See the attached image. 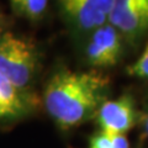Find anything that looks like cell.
<instances>
[{
  "instance_id": "cell-8",
  "label": "cell",
  "mask_w": 148,
  "mask_h": 148,
  "mask_svg": "<svg viewBox=\"0 0 148 148\" xmlns=\"http://www.w3.org/2000/svg\"><path fill=\"white\" fill-rule=\"evenodd\" d=\"M11 6L18 15L37 20L45 14L48 0H10Z\"/></svg>"
},
{
  "instance_id": "cell-11",
  "label": "cell",
  "mask_w": 148,
  "mask_h": 148,
  "mask_svg": "<svg viewBox=\"0 0 148 148\" xmlns=\"http://www.w3.org/2000/svg\"><path fill=\"white\" fill-rule=\"evenodd\" d=\"M142 125H143V128H145L146 135L148 136V101L146 103L145 110L142 112Z\"/></svg>"
},
{
  "instance_id": "cell-1",
  "label": "cell",
  "mask_w": 148,
  "mask_h": 148,
  "mask_svg": "<svg viewBox=\"0 0 148 148\" xmlns=\"http://www.w3.org/2000/svg\"><path fill=\"white\" fill-rule=\"evenodd\" d=\"M109 85V78L100 73L62 69L46 85V110L59 127L79 126L96 115L106 101Z\"/></svg>"
},
{
  "instance_id": "cell-7",
  "label": "cell",
  "mask_w": 148,
  "mask_h": 148,
  "mask_svg": "<svg viewBox=\"0 0 148 148\" xmlns=\"http://www.w3.org/2000/svg\"><path fill=\"white\" fill-rule=\"evenodd\" d=\"M35 106L31 92L24 91L0 75V126L27 116Z\"/></svg>"
},
{
  "instance_id": "cell-4",
  "label": "cell",
  "mask_w": 148,
  "mask_h": 148,
  "mask_svg": "<svg viewBox=\"0 0 148 148\" xmlns=\"http://www.w3.org/2000/svg\"><path fill=\"white\" fill-rule=\"evenodd\" d=\"M90 35L85 48L88 63L98 68L116 66L122 54L121 34L111 24H106Z\"/></svg>"
},
{
  "instance_id": "cell-3",
  "label": "cell",
  "mask_w": 148,
  "mask_h": 148,
  "mask_svg": "<svg viewBox=\"0 0 148 148\" xmlns=\"http://www.w3.org/2000/svg\"><path fill=\"white\" fill-rule=\"evenodd\" d=\"M114 0H58V6L69 25L80 32H91L109 24Z\"/></svg>"
},
{
  "instance_id": "cell-6",
  "label": "cell",
  "mask_w": 148,
  "mask_h": 148,
  "mask_svg": "<svg viewBox=\"0 0 148 148\" xmlns=\"http://www.w3.org/2000/svg\"><path fill=\"white\" fill-rule=\"evenodd\" d=\"M100 131L112 135H126L136 123L137 112L132 96L123 95L106 100L95 115Z\"/></svg>"
},
{
  "instance_id": "cell-5",
  "label": "cell",
  "mask_w": 148,
  "mask_h": 148,
  "mask_svg": "<svg viewBox=\"0 0 148 148\" xmlns=\"http://www.w3.org/2000/svg\"><path fill=\"white\" fill-rule=\"evenodd\" d=\"M109 24L127 40L138 38L148 31V0H114Z\"/></svg>"
},
{
  "instance_id": "cell-9",
  "label": "cell",
  "mask_w": 148,
  "mask_h": 148,
  "mask_svg": "<svg viewBox=\"0 0 148 148\" xmlns=\"http://www.w3.org/2000/svg\"><path fill=\"white\" fill-rule=\"evenodd\" d=\"M89 148H130V142L126 135H112L99 131L90 138Z\"/></svg>"
},
{
  "instance_id": "cell-10",
  "label": "cell",
  "mask_w": 148,
  "mask_h": 148,
  "mask_svg": "<svg viewBox=\"0 0 148 148\" xmlns=\"http://www.w3.org/2000/svg\"><path fill=\"white\" fill-rule=\"evenodd\" d=\"M127 74L141 79H148V42L137 61L127 68Z\"/></svg>"
},
{
  "instance_id": "cell-2",
  "label": "cell",
  "mask_w": 148,
  "mask_h": 148,
  "mask_svg": "<svg viewBox=\"0 0 148 148\" xmlns=\"http://www.w3.org/2000/svg\"><path fill=\"white\" fill-rule=\"evenodd\" d=\"M40 68V52L30 40L12 32L0 34V75L31 92Z\"/></svg>"
}]
</instances>
